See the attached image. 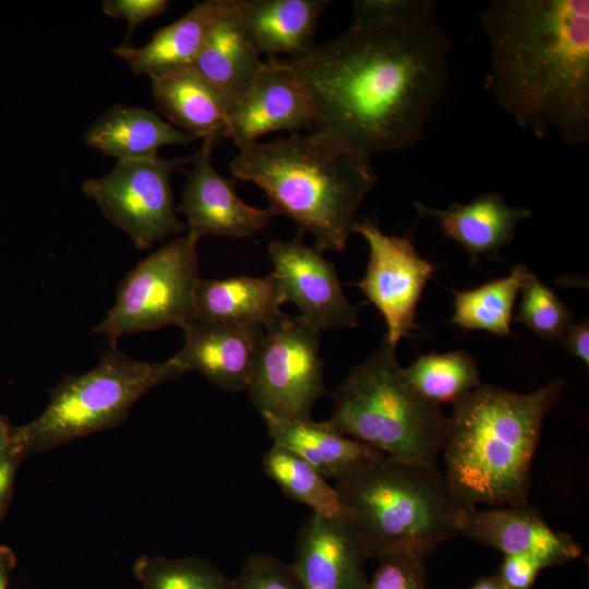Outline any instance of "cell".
<instances>
[{"instance_id":"cell-18","label":"cell","mask_w":589,"mask_h":589,"mask_svg":"<svg viewBox=\"0 0 589 589\" xmlns=\"http://www.w3.org/2000/svg\"><path fill=\"white\" fill-rule=\"evenodd\" d=\"M417 215L432 218L442 233L457 243L472 261L483 255L495 256L513 240L518 224L532 213L526 207L507 204L496 192H485L469 203H453L446 208H434L413 202Z\"/></svg>"},{"instance_id":"cell-35","label":"cell","mask_w":589,"mask_h":589,"mask_svg":"<svg viewBox=\"0 0 589 589\" xmlns=\"http://www.w3.org/2000/svg\"><path fill=\"white\" fill-rule=\"evenodd\" d=\"M545 564L527 554L504 555L496 574L505 589H531Z\"/></svg>"},{"instance_id":"cell-16","label":"cell","mask_w":589,"mask_h":589,"mask_svg":"<svg viewBox=\"0 0 589 589\" xmlns=\"http://www.w3.org/2000/svg\"><path fill=\"white\" fill-rule=\"evenodd\" d=\"M181 349L172 357L187 372L196 370L224 390H247L264 334L263 325H232L189 318L180 325Z\"/></svg>"},{"instance_id":"cell-27","label":"cell","mask_w":589,"mask_h":589,"mask_svg":"<svg viewBox=\"0 0 589 589\" xmlns=\"http://www.w3.org/2000/svg\"><path fill=\"white\" fill-rule=\"evenodd\" d=\"M262 468L285 495L310 507L312 513L345 519L336 488L294 453L273 444L262 458Z\"/></svg>"},{"instance_id":"cell-36","label":"cell","mask_w":589,"mask_h":589,"mask_svg":"<svg viewBox=\"0 0 589 589\" xmlns=\"http://www.w3.org/2000/svg\"><path fill=\"white\" fill-rule=\"evenodd\" d=\"M561 346L572 356L589 364V321L584 320L573 324L560 341Z\"/></svg>"},{"instance_id":"cell-2","label":"cell","mask_w":589,"mask_h":589,"mask_svg":"<svg viewBox=\"0 0 589 589\" xmlns=\"http://www.w3.org/2000/svg\"><path fill=\"white\" fill-rule=\"evenodd\" d=\"M488 85L518 125L569 146L589 139V1L494 0L478 15Z\"/></svg>"},{"instance_id":"cell-7","label":"cell","mask_w":589,"mask_h":589,"mask_svg":"<svg viewBox=\"0 0 589 589\" xmlns=\"http://www.w3.org/2000/svg\"><path fill=\"white\" fill-rule=\"evenodd\" d=\"M184 373L172 357L163 362L140 361L110 344L94 369L59 382L43 412L27 424L12 426L13 435L28 455L115 428L140 397Z\"/></svg>"},{"instance_id":"cell-22","label":"cell","mask_w":589,"mask_h":589,"mask_svg":"<svg viewBox=\"0 0 589 589\" xmlns=\"http://www.w3.org/2000/svg\"><path fill=\"white\" fill-rule=\"evenodd\" d=\"M287 303L280 280L272 272L262 277L200 278L193 300V317L232 325L268 324Z\"/></svg>"},{"instance_id":"cell-19","label":"cell","mask_w":589,"mask_h":589,"mask_svg":"<svg viewBox=\"0 0 589 589\" xmlns=\"http://www.w3.org/2000/svg\"><path fill=\"white\" fill-rule=\"evenodd\" d=\"M159 110L180 130L213 149L230 137L231 104L191 65L149 76Z\"/></svg>"},{"instance_id":"cell-10","label":"cell","mask_w":589,"mask_h":589,"mask_svg":"<svg viewBox=\"0 0 589 589\" xmlns=\"http://www.w3.org/2000/svg\"><path fill=\"white\" fill-rule=\"evenodd\" d=\"M191 159L192 156L163 158L158 155L118 160L108 175L86 180L82 190L130 237L137 250H147L187 229L178 217L171 179Z\"/></svg>"},{"instance_id":"cell-30","label":"cell","mask_w":589,"mask_h":589,"mask_svg":"<svg viewBox=\"0 0 589 589\" xmlns=\"http://www.w3.org/2000/svg\"><path fill=\"white\" fill-rule=\"evenodd\" d=\"M519 292V308L513 320L542 339L560 342L574 324L572 311L551 288L529 271Z\"/></svg>"},{"instance_id":"cell-14","label":"cell","mask_w":589,"mask_h":589,"mask_svg":"<svg viewBox=\"0 0 589 589\" xmlns=\"http://www.w3.org/2000/svg\"><path fill=\"white\" fill-rule=\"evenodd\" d=\"M213 148L203 145L192 155L191 169L178 213L187 218L189 233L247 238L265 229L273 213L244 203L236 193V179L224 178L213 166Z\"/></svg>"},{"instance_id":"cell-1","label":"cell","mask_w":589,"mask_h":589,"mask_svg":"<svg viewBox=\"0 0 589 589\" xmlns=\"http://www.w3.org/2000/svg\"><path fill=\"white\" fill-rule=\"evenodd\" d=\"M449 41L429 0H358L350 25L285 59L314 115L312 133L371 158L418 142L443 97Z\"/></svg>"},{"instance_id":"cell-17","label":"cell","mask_w":589,"mask_h":589,"mask_svg":"<svg viewBox=\"0 0 589 589\" xmlns=\"http://www.w3.org/2000/svg\"><path fill=\"white\" fill-rule=\"evenodd\" d=\"M364 561L346 519L312 513L297 533L291 565L305 589H365Z\"/></svg>"},{"instance_id":"cell-6","label":"cell","mask_w":589,"mask_h":589,"mask_svg":"<svg viewBox=\"0 0 589 589\" xmlns=\"http://www.w3.org/2000/svg\"><path fill=\"white\" fill-rule=\"evenodd\" d=\"M384 337L374 353L349 371L332 393L327 422L387 457L435 465L448 417L408 381Z\"/></svg>"},{"instance_id":"cell-31","label":"cell","mask_w":589,"mask_h":589,"mask_svg":"<svg viewBox=\"0 0 589 589\" xmlns=\"http://www.w3.org/2000/svg\"><path fill=\"white\" fill-rule=\"evenodd\" d=\"M233 589H305L291 564L267 553L248 556L233 579Z\"/></svg>"},{"instance_id":"cell-38","label":"cell","mask_w":589,"mask_h":589,"mask_svg":"<svg viewBox=\"0 0 589 589\" xmlns=\"http://www.w3.org/2000/svg\"><path fill=\"white\" fill-rule=\"evenodd\" d=\"M468 589H505L497 575L485 576L478 579Z\"/></svg>"},{"instance_id":"cell-37","label":"cell","mask_w":589,"mask_h":589,"mask_svg":"<svg viewBox=\"0 0 589 589\" xmlns=\"http://www.w3.org/2000/svg\"><path fill=\"white\" fill-rule=\"evenodd\" d=\"M16 564L13 551L5 545H0V589H7L12 570Z\"/></svg>"},{"instance_id":"cell-3","label":"cell","mask_w":589,"mask_h":589,"mask_svg":"<svg viewBox=\"0 0 589 589\" xmlns=\"http://www.w3.org/2000/svg\"><path fill=\"white\" fill-rule=\"evenodd\" d=\"M563 385L556 378L518 393L485 384L453 402L441 453L444 474L465 504L528 502L542 423Z\"/></svg>"},{"instance_id":"cell-12","label":"cell","mask_w":589,"mask_h":589,"mask_svg":"<svg viewBox=\"0 0 589 589\" xmlns=\"http://www.w3.org/2000/svg\"><path fill=\"white\" fill-rule=\"evenodd\" d=\"M267 251L286 301L301 317L320 332L357 327L358 306L346 298L335 266L323 251L306 245L301 233L289 241L271 242Z\"/></svg>"},{"instance_id":"cell-24","label":"cell","mask_w":589,"mask_h":589,"mask_svg":"<svg viewBox=\"0 0 589 589\" xmlns=\"http://www.w3.org/2000/svg\"><path fill=\"white\" fill-rule=\"evenodd\" d=\"M84 140L93 149L118 160L153 158L164 146H187L196 141L156 112L124 105L109 108L89 127Z\"/></svg>"},{"instance_id":"cell-26","label":"cell","mask_w":589,"mask_h":589,"mask_svg":"<svg viewBox=\"0 0 589 589\" xmlns=\"http://www.w3.org/2000/svg\"><path fill=\"white\" fill-rule=\"evenodd\" d=\"M527 273L528 268L524 264H517L506 277L474 289L456 291L450 323L465 330L512 335L514 304Z\"/></svg>"},{"instance_id":"cell-25","label":"cell","mask_w":589,"mask_h":589,"mask_svg":"<svg viewBox=\"0 0 589 589\" xmlns=\"http://www.w3.org/2000/svg\"><path fill=\"white\" fill-rule=\"evenodd\" d=\"M264 62L231 0L230 9L214 24L191 67L232 105L253 84Z\"/></svg>"},{"instance_id":"cell-21","label":"cell","mask_w":589,"mask_h":589,"mask_svg":"<svg viewBox=\"0 0 589 589\" xmlns=\"http://www.w3.org/2000/svg\"><path fill=\"white\" fill-rule=\"evenodd\" d=\"M327 0H233L240 23L259 53L296 59L315 45Z\"/></svg>"},{"instance_id":"cell-20","label":"cell","mask_w":589,"mask_h":589,"mask_svg":"<svg viewBox=\"0 0 589 589\" xmlns=\"http://www.w3.org/2000/svg\"><path fill=\"white\" fill-rule=\"evenodd\" d=\"M273 444L294 453L327 480L348 478L384 456L341 433L329 422L262 413Z\"/></svg>"},{"instance_id":"cell-29","label":"cell","mask_w":589,"mask_h":589,"mask_svg":"<svg viewBox=\"0 0 589 589\" xmlns=\"http://www.w3.org/2000/svg\"><path fill=\"white\" fill-rule=\"evenodd\" d=\"M132 572L142 589H233V579L199 556L144 554L136 558Z\"/></svg>"},{"instance_id":"cell-9","label":"cell","mask_w":589,"mask_h":589,"mask_svg":"<svg viewBox=\"0 0 589 589\" xmlns=\"http://www.w3.org/2000/svg\"><path fill=\"white\" fill-rule=\"evenodd\" d=\"M320 333L300 315L283 312L264 326L247 389L260 414L311 419L325 393Z\"/></svg>"},{"instance_id":"cell-13","label":"cell","mask_w":589,"mask_h":589,"mask_svg":"<svg viewBox=\"0 0 589 589\" xmlns=\"http://www.w3.org/2000/svg\"><path fill=\"white\" fill-rule=\"evenodd\" d=\"M310 99L285 59L269 57L262 71L229 110V131L238 148L276 131L312 132Z\"/></svg>"},{"instance_id":"cell-15","label":"cell","mask_w":589,"mask_h":589,"mask_svg":"<svg viewBox=\"0 0 589 589\" xmlns=\"http://www.w3.org/2000/svg\"><path fill=\"white\" fill-rule=\"evenodd\" d=\"M459 534L504 555L536 556L546 567L568 563L581 554L580 545L570 536L552 529L528 502L481 510L470 506Z\"/></svg>"},{"instance_id":"cell-11","label":"cell","mask_w":589,"mask_h":589,"mask_svg":"<svg viewBox=\"0 0 589 589\" xmlns=\"http://www.w3.org/2000/svg\"><path fill=\"white\" fill-rule=\"evenodd\" d=\"M353 233L369 245L365 274L357 283L386 323L385 339L394 347L416 325L417 305L435 266L420 256L408 237L383 233L370 220L357 221Z\"/></svg>"},{"instance_id":"cell-5","label":"cell","mask_w":589,"mask_h":589,"mask_svg":"<svg viewBox=\"0 0 589 589\" xmlns=\"http://www.w3.org/2000/svg\"><path fill=\"white\" fill-rule=\"evenodd\" d=\"M365 560L423 553L459 534L466 510L435 465L383 456L335 482Z\"/></svg>"},{"instance_id":"cell-28","label":"cell","mask_w":589,"mask_h":589,"mask_svg":"<svg viewBox=\"0 0 589 589\" xmlns=\"http://www.w3.org/2000/svg\"><path fill=\"white\" fill-rule=\"evenodd\" d=\"M404 372L426 400L455 402L481 385L474 358L466 350L420 356Z\"/></svg>"},{"instance_id":"cell-4","label":"cell","mask_w":589,"mask_h":589,"mask_svg":"<svg viewBox=\"0 0 589 589\" xmlns=\"http://www.w3.org/2000/svg\"><path fill=\"white\" fill-rule=\"evenodd\" d=\"M229 168L235 179L262 189L273 215L293 220L321 251L345 250L357 212L377 182L371 158L338 149L312 132L241 147Z\"/></svg>"},{"instance_id":"cell-33","label":"cell","mask_w":589,"mask_h":589,"mask_svg":"<svg viewBox=\"0 0 589 589\" xmlns=\"http://www.w3.org/2000/svg\"><path fill=\"white\" fill-rule=\"evenodd\" d=\"M26 456L15 440L12 426L0 418V520L9 505L16 470Z\"/></svg>"},{"instance_id":"cell-8","label":"cell","mask_w":589,"mask_h":589,"mask_svg":"<svg viewBox=\"0 0 589 589\" xmlns=\"http://www.w3.org/2000/svg\"><path fill=\"white\" fill-rule=\"evenodd\" d=\"M199 238L181 236L151 253L122 279L116 301L93 333L110 344L124 334L180 327L193 317L199 279Z\"/></svg>"},{"instance_id":"cell-32","label":"cell","mask_w":589,"mask_h":589,"mask_svg":"<svg viewBox=\"0 0 589 589\" xmlns=\"http://www.w3.org/2000/svg\"><path fill=\"white\" fill-rule=\"evenodd\" d=\"M425 555L401 552L380 557L365 589H429Z\"/></svg>"},{"instance_id":"cell-23","label":"cell","mask_w":589,"mask_h":589,"mask_svg":"<svg viewBox=\"0 0 589 589\" xmlns=\"http://www.w3.org/2000/svg\"><path fill=\"white\" fill-rule=\"evenodd\" d=\"M231 7V0L196 3L183 16L159 28L151 40L135 48L121 44L112 52L123 59L136 75L148 76L192 65L217 20Z\"/></svg>"},{"instance_id":"cell-34","label":"cell","mask_w":589,"mask_h":589,"mask_svg":"<svg viewBox=\"0 0 589 589\" xmlns=\"http://www.w3.org/2000/svg\"><path fill=\"white\" fill-rule=\"evenodd\" d=\"M168 8L166 0H106L103 11L107 16L123 19L129 25L128 44L134 29L147 20L163 14Z\"/></svg>"}]
</instances>
